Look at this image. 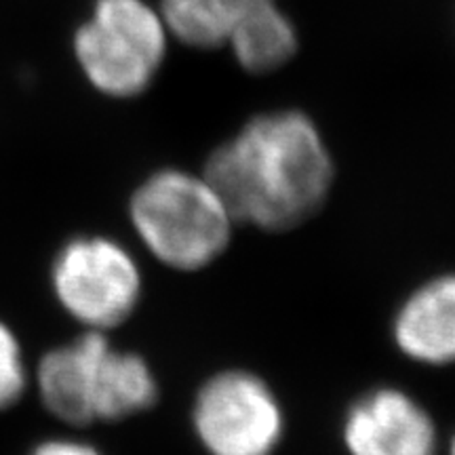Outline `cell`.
Here are the masks:
<instances>
[{"mask_svg": "<svg viewBox=\"0 0 455 455\" xmlns=\"http://www.w3.org/2000/svg\"><path fill=\"white\" fill-rule=\"evenodd\" d=\"M201 171L238 228L284 235L306 226L333 195L335 158L306 112L251 116L204 158Z\"/></svg>", "mask_w": 455, "mask_h": 455, "instance_id": "6da1fadb", "label": "cell"}, {"mask_svg": "<svg viewBox=\"0 0 455 455\" xmlns=\"http://www.w3.org/2000/svg\"><path fill=\"white\" fill-rule=\"evenodd\" d=\"M127 221L140 247L180 275L209 270L232 247L238 224L201 169L148 171L127 196Z\"/></svg>", "mask_w": 455, "mask_h": 455, "instance_id": "7a4b0ae2", "label": "cell"}, {"mask_svg": "<svg viewBox=\"0 0 455 455\" xmlns=\"http://www.w3.org/2000/svg\"><path fill=\"white\" fill-rule=\"evenodd\" d=\"M51 289L83 331L112 335L138 315L146 278L138 253L127 243L93 232L61 244L51 261Z\"/></svg>", "mask_w": 455, "mask_h": 455, "instance_id": "3957f363", "label": "cell"}, {"mask_svg": "<svg viewBox=\"0 0 455 455\" xmlns=\"http://www.w3.org/2000/svg\"><path fill=\"white\" fill-rule=\"evenodd\" d=\"M167 34L161 13L144 0H98L74 36V55L101 95L133 100L163 68Z\"/></svg>", "mask_w": 455, "mask_h": 455, "instance_id": "277c9868", "label": "cell"}, {"mask_svg": "<svg viewBox=\"0 0 455 455\" xmlns=\"http://www.w3.org/2000/svg\"><path fill=\"white\" fill-rule=\"evenodd\" d=\"M190 432L204 455H276L287 436V409L268 378L224 367L196 386Z\"/></svg>", "mask_w": 455, "mask_h": 455, "instance_id": "5b68a950", "label": "cell"}, {"mask_svg": "<svg viewBox=\"0 0 455 455\" xmlns=\"http://www.w3.org/2000/svg\"><path fill=\"white\" fill-rule=\"evenodd\" d=\"M439 439L424 403L395 384L358 392L339 419L346 455H439Z\"/></svg>", "mask_w": 455, "mask_h": 455, "instance_id": "8992f818", "label": "cell"}, {"mask_svg": "<svg viewBox=\"0 0 455 455\" xmlns=\"http://www.w3.org/2000/svg\"><path fill=\"white\" fill-rule=\"evenodd\" d=\"M390 339L415 365H455V272L426 278L398 301Z\"/></svg>", "mask_w": 455, "mask_h": 455, "instance_id": "52a82bcc", "label": "cell"}, {"mask_svg": "<svg viewBox=\"0 0 455 455\" xmlns=\"http://www.w3.org/2000/svg\"><path fill=\"white\" fill-rule=\"evenodd\" d=\"M110 333L83 331L68 344L44 352L36 369V388L53 418L72 428L95 424L98 358Z\"/></svg>", "mask_w": 455, "mask_h": 455, "instance_id": "ba28073f", "label": "cell"}, {"mask_svg": "<svg viewBox=\"0 0 455 455\" xmlns=\"http://www.w3.org/2000/svg\"><path fill=\"white\" fill-rule=\"evenodd\" d=\"M161 388L152 363L108 335L98 358L95 424H121L152 411L161 401Z\"/></svg>", "mask_w": 455, "mask_h": 455, "instance_id": "9c48e42d", "label": "cell"}, {"mask_svg": "<svg viewBox=\"0 0 455 455\" xmlns=\"http://www.w3.org/2000/svg\"><path fill=\"white\" fill-rule=\"evenodd\" d=\"M226 44H230L244 70L266 74L278 70L291 60L298 49V34L275 0H259L244 11Z\"/></svg>", "mask_w": 455, "mask_h": 455, "instance_id": "30bf717a", "label": "cell"}, {"mask_svg": "<svg viewBox=\"0 0 455 455\" xmlns=\"http://www.w3.org/2000/svg\"><path fill=\"white\" fill-rule=\"evenodd\" d=\"M259 0H163L161 17L178 41L195 49L226 44L244 11Z\"/></svg>", "mask_w": 455, "mask_h": 455, "instance_id": "8fae6325", "label": "cell"}, {"mask_svg": "<svg viewBox=\"0 0 455 455\" xmlns=\"http://www.w3.org/2000/svg\"><path fill=\"white\" fill-rule=\"evenodd\" d=\"M28 388V367L13 329L0 321V411L20 401Z\"/></svg>", "mask_w": 455, "mask_h": 455, "instance_id": "7c38bea8", "label": "cell"}, {"mask_svg": "<svg viewBox=\"0 0 455 455\" xmlns=\"http://www.w3.org/2000/svg\"><path fill=\"white\" fill-rule=\"evenodd\" d=\"M30 455H104V451L84 439L57 436V439H47L38 443Z\"/></svg>", "mask_w": 455, "mask_h": 455, "instance_id": "4fadbf2b", "label": "cell"}, {"mask_svg": "<svg viewBox=\"0 0 455 455\" xmlns=\"http://www.w3.org/2000/svg\"><path fill=\"white\" fill-rule=\"evenodd\" d=\"M447 455H455V435H453V439H451V443H449Z\"/></svg>", "mask_w": 455, "mask_h": 455, "instance_id": "5bb4252c", "label": "cell"}]
</instances>
